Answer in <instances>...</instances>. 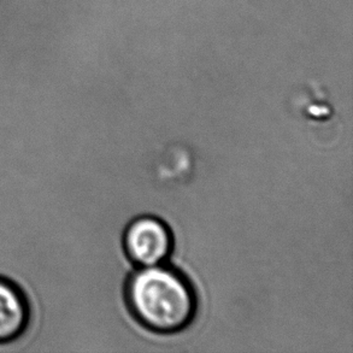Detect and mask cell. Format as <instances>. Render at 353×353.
<instances>
[{"mask_svg":"<svg viewBox=\"0 0 353 353\" xmlns=\"http://www.w3.org/2000/svg\"><path fill=\"white\" fill-rule=\"evenodd\" d=\"M125 301L140 325L159 334L185 330L196 317V292L181 272L162 264L129 277Z\"/></svg>","mask_w":353,"mask_h":353,"instance_id":"6da1fadb","label":"cell"},{"mask_svg":"<svg viewBox=\"0 0 353 353\" xmlns=\"http://www.w3.org/2000/svg\"><path fill=\"white\" fill-rule=\"evenodd\" d=\"M123 245L134 264L141 268L159 265L172 253V232L157 217L141 216L129 223L124 232Z\"/></svg>","mask_w":353,"mask_h":353,"instance_id":"7a4b0ae2","label":"cell"},{"mask_svg":"<svg viewBox=\"0 0 353 353\" xmlns=\"http://www.w3.org/2000/svg\"><path fill=\"white\" fill-rule=\"evenodd\" d=\"M30 305L21 287L0 276V345L11 344L26 333Z\"/></svg>","mask_w":353,"mask_h":353,"instance_id":"3957f363","label":"cell"}]
</instances>
